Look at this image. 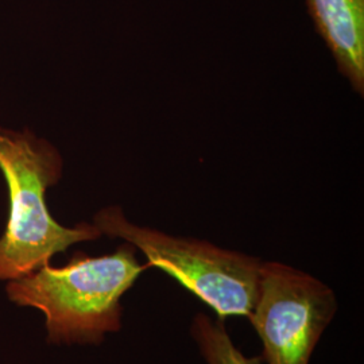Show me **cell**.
<instances>
[{
    "instance_id": "1",
    "label": "cell",
    "mask_w": 364,
    "mask_h": 364,
    "mask_svg": "<svg viewBox=\"0 0 364 364\" xmlns=\"http://www.w3.org/2000/svg\"><path fill=\"white\" fill-rule=\"evenodd\" d=\"M124 243L114 254L91 258L76 252L64 267L42 266L7 285L10 299L45 313L53 344H100L122 328L120 299L149 264Z\"/></svg>"
},
{
    "instance_id": "2",
    "label": "cell",
    "mask_w": 364,
    "mask_h": 364,
    "mask_svg": "<svg viewBox=\"0 0 364 364\" xmlns=\"http://www.w3.org/2000/svg\"><path fill=\"white\" fill-rule=\"evenodd\" d=\"M0 171L9 188L10 209L0 237V279H19L49 264L72 245L102 236L95 224L68 228L54 220L45 195L63 174V158L45 139L0 127Z\"/></svg>"
},
{
    "instance_id": "3",
    "label": "cell",
    "mask_w": 364,
    "mask_h": 364,
    "mask_svg": "<svg viewBox=\"0 0 364 364\" xmlns=\"http://www.w3.org/2000/svg\"><path fill=\"white\" fill-rule=\"evenodd\" d=\"M93 224L102 235L120 237L141 250L149 267L169 274L221 318L232 314L250 317L254 311L263 262L259 258L136 225L119 207L102 209Z\"/></svg>"
},
{
    "instance_id": "4",
    "label": "cell",
    "mask_w": 364,
    "mask_h": 364,
    "mask_svg": "<svg viewBox=\"0 0 364 364\" xmlns=\"http://www.w3.org/2000/svg\"><path fill=\"white\" fill-rule=\"evenodd\" d=\"M338 312L333 290L311 274L279 262H262L259 293L250 323L267 364H309Z\"/></svg>"
},
{
    "instance_id": "5",
    "label": "cell",
    "mask_w": 364,
    "mask_h": 364,
    "mask_svg": "<svg viewBox=\"0 0 364 364\" xmlns=\"http://www.w3.org/2000/svg\"><path fill=\"white\" fill-rule=\"evenodd\" d=\"M306 4L338 72L363 96L364 0H306Z\"/></svg>"
},
{
    "instance_id": "6",
    "label": "cell",
    "mask_w": 364,
    "mask_h": 364,
    "mask_svg": "<svg viewBox=\"0 0 364 364\" xmlns=\"http://www.w3.org/2000/svg\"><path fill=\"white\" fill-rule=\"evenodd\" d=\"M224 318L212 320L207 314L198 313L191 326V335L207 364H262L259 358H248L236 348L230 338Z\"/></svg>"
}]
</instances>
